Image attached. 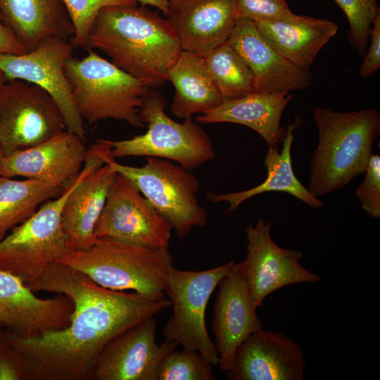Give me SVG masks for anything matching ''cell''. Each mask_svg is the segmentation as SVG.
<instances>
[{
    "mask_svg": "<svg viewBox=\"0 0 380 380\" xmlns=\"http://www.w3.org/2000/svg\"><path fill=\"white\" fill-rule=\"evenodd\" d=\"M26 285L32 291L65 295L74 305L63 329L34 336L1 330L24 357L27 380H94L97 360L112 339L171 306L165 295L108 289L59 262Z\"/></svg>",
    "mask_w": 380,
    "mask_h": 380,
    "instance_id": "obj_1",
    "label": "cell"
},
{
    "mask_svg": "<svg viewBox=\"0 0 380 380\" xmlns=\"http://www.w3.org/2000/svg\"><path fill=\"white\" fill-rule=\"evenodd\" d=\"M89 49L105 53L149 87L166 81L167 70L182 51L170 20L137 4L102 8L89 30Z\"/></svg>",
    "mask_w": 380,
    "mask_h": 380,
    "instance_id": "obj_2",
    "label": "cell"
},
{
    "mask_svg": "<svg viewBox=\"0 0 380 380\" xmlns=\"http://www.w3.org/2000/svg\"><path fill=\"white\" fill-rule=\"evenodd\" d=\"M313 116L318 144L310 160L308 189L319 197L364 173L380 133V114L372 108L339 112L320 107Z\"/></svg>",
    "mask_w": 380,
    "mask_h": 380,
    "instance_id": "obj_3",
    "label": "cell"
},
{
    "mask_svg": "<svg viewBox=\"0 0 380 380\" xmlns=\"http://www.w3.org/2000/svg\"><path fill=\"white\" fill-rule=\"evenodd\" d=\"M56 262L68 265L106 289L165 295L173 258L159 248L109 237L95 238L84 250H70Z\"/></svg>",
    "mask_w": 380,
    "mask_h": 380,
    "instance_id": "obj_4",
    "label": "cell"
},
{
    "mask_svg": "<svg viewBox=\"0 0 380 380\" xmlns=\"http://www.w3.org/2000/svg\"><path fill=\"white\" fill-rule=\"evenodd\" d=\"M103 165L99 152L87 151L81 171L63 192L41 205L30 218L12 228L0 241V270L27 284L70 250L62 224L63 207L77 182Z\"/></svg>",
    "mask_w": 380,
    "mask_h": 380,
    "instance_id": "obj_5",
    "label": "cell"
},
{
    "mask_svg": "<svg viewBox=\"0 0 380 380\" xmlns=\"http://www.w3.org/2000/svg\"><path fill=\"white\" fill-rule=\"evenodd\" d=\"M82 58L70 56L64 70L76 108L89 124L107 119L139 128L144 96L149 87L92 49Z\"/></svg>",
    "mask_w": 380,
    "mask_h": 380,
    "instance_id": "obj_6",
    "label": "cell"
},
{
    "mask_svg": "<svg viewBox=\"0 0 380 380\" xmlns=\"http://www.w3.org/2000/svg\"><path fill=\"white\" fill-rule=\"evenodd\" d=\"M165 106L162 94L148 87L139 110L146 132L125 140L107 139L112 157H158L176 161L189 171L213 159L212 143L200 125L191 118L182 123L175 121Z\"/></svg>",
    "mask_w": 380,
    "mask_h": 380,
    "instance_id": "obj_7",
    "label": "cell"
},
{
    "mask_svg": "<svg viewBox=\"0 0 380 380\" xmlns=\"http://www.w3.org/2000/svg\"><path fill=\"white\" fill-rule=\"evenodd\" d=\"M146 164L133 167L106 159L116 173L131 180L150 203L171 223L177 236L186 237L194 227L207 224L208 215L198 203L197 178L170 160L146 157Z\"/></svg>",
    "mask_w": 380,
    "mask_h": 380,
    "instance_id": "obj_8",
    "label": "cell"
},
{
    "mask_svg": "<svg viewBox=\"0 0 380 380\" xmlns=\"http://www.w3.org/2000/svg\"><path fill=\"white\" fill-rule=\"evenodd\" d=\"M234 261L201 270H181L172 267L165 291L172 313L163 330L167 341L199 352L211 364L219 365V355L205 325V310L211 294L232 270Z\"/></svg>",
    "mask_w": 380,
    "mask_h": 380,
    "instance_id": "obj_9",
    "label": "cell"
},
{
    "mask_svg": "<svg viewBox=\"0 0 380 380\" xmlns=\"http://www.w3.org/2000/svg\"><path fill=\"white\" fill-rule=\"evenodd\" d=\"M67 130L62 112L43 88L22 80L0 90V146L4 157Z\"/></svg>",
    "mask_w": 380,
    "mask_h": 380,
    "instance_id": "obj_10",
    "label": "cell"
},
{
    "mask_svg": "<svg viewBox=\"0 0 380 380\" xmlns=\"http://www.w3.org/2000/svg\"><path fill=\"white\" fill-rule=\"evenodd\" d=\"M172 229L169 220L150 203L136 185L117 173L95 225L94 236L168 248Z\"/></svg>",
    "mask_w": 380,
    "mask_h": 380,
    "instance_id": "obj_11",
    "label": "cell"
},
{
    "mask_svg": "<svg viewBox=\"0 0 380 380\" xmlns=\"http://www.w3.org/2000/svg\"><path fill=\"white\" fill-rule=\"evenodd\" d=\"M72 49L67 39L48 37L25 53H0V70L8 80H25L49 92L62 112L67 131L84 139V120L76 108L64 70Z\"/></svg>",
    "mask_w": 380,
    "mask_h": 380,
    "instance_id": "obj_12",
    "label": "cell"
},
{
    "mask_svg": "<svg viewBox=\"0 0 380 380\" xmlns=\"http://www.w3.org/2000/svg\"><path fill=\"white\" fill-rule=\"evenodd\" d=\"M272 224L258 219L246 229V256L236 263L248 284L253 305L258 308L266 297L286 286L315 283L320 277L300 262V251L283 248L272 240Z\"/></svg>",
    "mask_w": 380,
    "mask_h": 380,
    "instance_id": "obj_13",
    "label": "cell"
},
{
    "mask_svg": "<svg viewBox=\"0 0 380 380\" xmlns=\"http://www.w3.org/2000/svg\"><path fill=\"white\" fill-rule=\"evenodd\" d=\"M157 323L148 318L112 339L97 360L94 380H157L159 364L179 346L156 342Z\"/></svg>",
    "mask_w": 380,
    "mask_h": 380,
    "instance_id": "obj_14",
    "label": "cell"
},
{
    "mask_svg": "<svg viewBox=\"0 0 380 380\" xmlns=\"http://www.w3.org/2000/svg\"><path fill=\"white\" fill-rule=\"evenodd\" d=\"M20 278L0 270V326L24 336H34L69 326L74 305L65 295L37 297Z\"/></svg>",
    "mask_w": 380,
    "mask_h": 380,
    "instance_id": "obj_15",
    "label": "cell"
},
{
    "mask_svg": "<svg viewBox=\"0 0 380 380\" xmlns=\"http://www.w3.org/2000/svg\"><path fill=\"white\" fill-rule=\"evenodd\" d=\"M306 360L300 346L281 332L263 329L238 346L230 380H302Z\"/></svg>",
    "mask_w": 380,
    "mask_h": 380,
    "instance_id": "obj_16",
    "label": "cell"
},
{
    "mask_svg": "<svg viewBox=\"0 0 380 380\" xmlns=\"http://www.w3.org/2000/svg\"><path fill=\"white\" fill-rule=\"evenodd\" d=\"M87 154L83 139L65 130L41 144L4 156L0 176L23 177L66 188L81 171Z\"/></svg>",
    "mask_w": 380,
    "mask_h": 380,
    "instance_id": "obj_17",
    "label": "cell"
},
{
    "mask_svg": "<svg viewBox=\"0 0 380 380\" xmlns=\"http://www.w3.org/2000/svg\"><path fill=\"white\" fill-rule=\"evenodd\" d=\"M212 329L219 355V367L227 372L232 367L235 352L250 334L263 329L256 314L247 281L234 264L218 284Z\"/></svg>",
    "mask_w": 380,
    "mask_h": 380,
    "instance_id": "obj_18",
    "label": "cell"
},
{
    "mask_svg": "<svg viewBox=\"0 0 380 380\" xmlns=\"http://www.w3.org/2000/svg\"><path fill=\"white\" fill-rule=\"evenodd\" d=\"M182 50L205 56L227 42L239 19L236 0H167Z\"/></svg>",
    "mask_w": 380,
    "mask_h": 380,
    "instance_id": "obj_19",
    "label": "cell"
},
{
    "mask_svg": "<svg viewBox=\"0 0 380 380\" xmlns=\"http://www.w3.org/2000/svg\"><path fill=\"white\" fill-rule=\"evenodd\" d=\"M227 42L252 71L255 92H290L310 86V70L295 65L277 52L253 21L239 18Z\"/></svg>",
    "mask_w": 380,
    "mask_h": 380,
    "instance_id": "obj_20",
    "label": "cell"
},
{
    "mask_svg": "<svg viewBox=\"0 0 380 380\" xmlns=\"http://www.w3.org/2000/svg\"><path fill=\"white\" fill-rule=\"evenodd\" d=\"M254 23L277 52L308 70L319 51L338 32V26L331 20L295 13L282 19Z\"/></svg>",
    "mask_w": 380,
    "mask_h": 380,
    "instance_id": "obj_21",
    "label": "cell"
},
{
    "mask_svg": "<svg viewBox=\"0 0 380 380\" xmlns=\"http://www.w3.org/2000/svg\"><path fill=\"white\" fill-rule=\"evenodd\" d=\"M292 96L289 91L255 92L223 100L215 108L198 115L196 121L241 124L258 133L269 147H279L286 134L280 125L281 115Z\"/></svg>",
    "mask_w": 380,
    "mask_h": 380,
    "instance_id": "obj_22",
    "label": "cell"
},
{
    "mask_svg": "<svg viewBox=\"0 0 380 380\" xmlns=\"http://www.w3.org/2000/svg\"><path fill=\"white\" fill-rule=\"evenodd\" d=\"M116 175L105 164L81 179L68 195L61 219L70 250H84L93 244L94 229Z\"/></svg>",
    "mask_w": 380,
    "mask_h": 380,
    "instance_id": "obj_23",
    "label": "cell"
},
{
    "mask_svg": "<svg viewBox=\"0 0 380 380\" xmlns=\"http://www.w3.org/2000/svg\"><path fill=\"white\" fill-rule=\"evenodd\" d=\"M0 13L27 51L48 37L67 39L74 34L62 0H0Z\"/></svg>",
    "mask_w": 380,
    "mask_h": 380,
    "instance_id": "obj_24",
    "label": "cell"
},
{
    "mask_svg": "<svg viewBox=\"0 0 380 380\" xmlns=\"http://www.w3.org/2000/svg\"><path fill=\"white\" fill-rule=\"evenodd\" d=\"M166 80L175 87L172 113L186 119L205 113L217 106L223 98L212 80L203 56L182 50L168 68Z\"/></svg>",
    "mask_w": 380,
    "mask_h": 380,
    "instance_id": "obj_25",
    "label": "cell"
},
{
    "mask_svg": "<svg viewBox=\"0 0 380 380\" xmlns=\"http://www.w3.org/2000/svg\"><path fill=\"white\" fill-rule=\"evenodd\" d=\"M298 124L299 122L296 121L289 125L281 153L279 147H269L264 160L267 174L262 183L241 191L224 194H210L208 195V199L213 203H228L229 206L227 212L232 213L243 201L253 196L262 193L280 191L292 195L312 208L322 207V201L302 184L293 172L291 150L293 131Z\"/></svg>",
    "mask_w": 380,
    "mask_h": 380,
    "instance_id": "obj_26",
    "label": "cell"
},
{
    "mask_svg": "<svg viewBox=\"0 0 380 380\" xmlns=\"http://www.w3.org/2000/svg\"><path fill=\"white\" fill-rule=\"evenodd\" d=\"M65 189L37 179L0 176V241L7 231L27 220L39 206Z\"/></svg>",
    "mask_w": 380,
    "mask_h": 380,
    "instance_id": "obj_27",
    "label": "cell"
},
{
    "mask_svg": "<svg viewBox=\"0 0 380 380\" xmlns=\"http://www.w3.org/2000/svg\"><path fill=\"white\" fill-rule=\"evenodd\" d=\"M208 72L224 100L255 92L254 76L228 42L204 56Z\"/></svg>",
    "mask_w": 380,
    "mask_h": 380,
    "instance_id": "obj_28",
    "label": "cell"
},
{
    "mask_svg": "<svg viewBox=\"0 0 380 380\" xmlns=\"http://www.w3.org/2000/svg\"><path fill=\"white\" fill-rule=\"evenodd\" d=\"M211 364L199 352L172 350L160 362L157 380H215Z\"/></svg>",
    "mask_w": 380,
    "mask_h": 380,
    "instance_id": "obj_29",
    "label": "cell"
},
{
    "mask_svg": "<svg viewBox=\"0 0 380 380\" xmlns=\"http://www.w3.org/2000/svg\"><path fill=\"white\" fill-rule=\"evenodd\" d=\"M345 13L350 43L360 55L365 53L373 22L380 13L376 0H334Z\"/></svg>",
    "mask_w": 380,
    "mask_h": 380,
    "instance_id": "obj_30",
    "label": "cell"
},
{
    "mask_svg": "<svg viewBox=\"0 0 380 380\" xmlns=\"http://www.w3.org/2000/svg\"><path fill=\"white\" fill-rule=\"evenodd\" d=\"M71 18L74 34L70 44L73 48L87 49L91 24L99 11L108 6H133L134 0H62Z\"/></svg>",
    "mask_w": 380,
    "mask_h": 380,
    "instance_id": "obj_31",
    "label": "cell"
},
{
    "mask_svg": "<svg viewBox=\"0 0 380 380\" xmlns=\"http://www.w3.org/2000/svg\"><path fill=\"white\" fill-rule=\"evenodd\" d=\"M355 191L362 210L373 218L380 217V156L372 154Z\"/></svg>",
    "mask_w": 380,
    "mask_h": 380,
    "instance_id": "obj_32",
    "label": "cell"
},
{
    "mask_svg": "<svg viewBox=\"0 0 380 380\" xmlns=\"http://www.w3.org/2000/svg\"><path fill=\"white\" fill-rule=\"evenodd\" d=\"M239 18L272 21L291 15L286 0H236Z\"/></svg>",
    "mask_w": 380,
    "mask_h": 380,
    "instance_id": "obj_33",
    "label": "cell"
},
{
    "mask_svg": "<svg viewBox=\"0 0 380 380\" xmlns=\"http://www.w3.org/2000/svg\"><path fill=\"white\" fill-rule=\"evenodd\" d=\"M23 355L0 333V380H27Z\"/></svg>",
    "mask_w": 380,
    "mask_h": 380,
    "instance_id": "obj_34",
    "label": "cell"
},
{
    "mask_svg": "<svg viewBox=\"0 0 380 380\" xmlns=\"http://www.w3.org/2000/svg\"><path fill=\"white\" fill-rule=\"evenodd\" d=\"M370 45L360 70L361 77H368L380 67V13L374 19L369 34Z\"/></svg>",
    "mask_w": 380,
    "mask_h": 380,
    "instance_id": "obj_35",
    "label": "cell"
},
{
    "mask_svg": "<svg viewBox=\"0 0 380 380\" xmlns=\"http://www.w3.org/2000/svg\"><path fill=\"white\" fill-rule=\"evenodd\" d=\"M26 52V48L4 23L0 13V53L18 55Z\"/></svg>",
    "mask_w": 380,
    "mask_h": 380,
    "instance_id": "obj_36",
    "label": "cell"
},
{
    "mask_svg": "<svg viewBox=\"0 0 380 380\" xmlns=\"http://www.w3.org/2000/svg\"><path fill=\"white\" fill-rule=\"evenodd\" d=\"M143 6H151L161 11L165 15L167 13V0H134Z\"/></svg>",
    "mask_w": 380,
    "mask_h": 380,
    "instance_id": "obj_37",
    "label": "cell"
},
{
    "mask_svg": "<svg viewBox=\"0 0 380 380\" xmlns=\"http://www.w3.org/2000/svg\"><path fill=\"white\" fill-rule=\"evenodd\" d=\"M7 81L8 79L6 78L5 75L0 70V90L3 88Z\"/></svg>",
    "mask_w": 380,
    "mask_h": 380,
    "instance_id": "obj_38",
    "label": "cell"
},
{
    "mask_svg": "<svg viewBox=\"0 0 380 380\" xmlns=\"http://www.w3.org/2000/svg\"><path fill=\"white\" fill-rule=\"evenodd\" d=\"M3 158H4V155H3V152H2V150H1V146H0V172H1V164H2Z\"/></svg>",
    "mask_w": 380,
    "mask_h": 380,
    "instance_id": "obj_39",
    "label": "cell"
},
{
    "mask_svg": "<svg viewBox=\"0 0 380 380\" xmlns=\"http://www.w3.org/2000/svg\"><path fill=\"white\" fill-rule=\"evenodd\" d=\"M1 327L0 326V333H1Z\"/></svg>",
    "mask_w": 380,
    "mask_h": 380,
    "instance_id": "obj_40",
    "label": "cell"
}]
</instances>
